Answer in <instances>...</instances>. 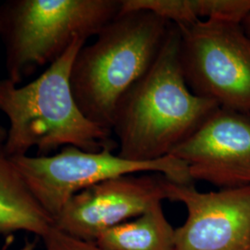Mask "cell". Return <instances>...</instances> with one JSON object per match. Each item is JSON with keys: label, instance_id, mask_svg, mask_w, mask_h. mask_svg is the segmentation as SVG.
Returning <instances> with one entry per match:
<instances>
[{"label": "cell", "instance_id": "cell-3", "mask_svg": "<svg viewBox=\"0 0 250 250\" xmlns=\"http://www.w3.org/2000/svg\"><path fill=\"white\" fill-rule=\"evenodd\" d=\"M172 23L149 10L122 11L72 63V94L83 115L112 132L117 107L149 71Z\"/></svg>", "mask_w": 250, "mask_h": 250}, {"label": "cell", "instance_id": "cell-4", "mask_svg": "<svg viewBox=\"0 0 250 250\" xmlns=\"http://www.w3.org/2000/svg\"><path fill=\"white\" fill-rule=\"evenodd\" d=\"M122 0H9L0 5V38L8 79L20 84L59 60L76 38L97 36Z\"/></svg>", "mask_w": 250, "mask_h": 250}, {"label": "cell", "instance_id": "cell-16", "mask_svg": "<svg viewBox=\"0 0 250 250\" xmlns=\"http://www.w3.org/2000/svg\"><path fill=\"white\" fill-rule=\"evenodd\" d=\"M7 131L5 127L0 125V144H4L6 137H7Z\"/></svg>", "mask_w": 250, "mask_h": 250}, {"label": "cell", "instance_id": "cell-9", "mask_svg": "<svg viewBox=\"0 0 250 250\" xmlns=\"http://www.w3.org/2000/svg\"><path fill=\"white\" fill-rule=\"evenodd\" d=\"M193 182L220 189L250 186V115L219 107L171 153Z\"/></svg>", "mask_w": 250, "mask_h": 250}, {"label": "cell", "instance_id": "cell-1", "mask_svg": "<svg viewBox=\"0 0 250 250\" xmlns=\"http://www.w3.org/2000/svg\"><path fill=\"white\" fill-rule=\"evenodd\" d=\"M189 89L180 60V33L172 23L149 71L117 107L112 134L118 155L147 162L170 156L219 108Z\"/></svg>", "mask_w": 250, "mask_h": 250}, {"label": "cell", "instance_id": "cell-12", "mask_svg": "<svg viewBox=\"0 0 250 250\" xmlns=\"http://www.w3.org/2000/svg\"><path fill=\"white\" fill-rule=\"evenodd\" d=\"M96 243L104 250H174L175 229L162 203H158L143 214L103 232Z\"/></svg>", "mask_w": 250, "mask_h": 250}, {"label": "cell", "instance_id": "cell-7", "mask_svg": "<svg viewBox=\"0 0 250 250\" xmlns=\"http://www.w3.org/2000/svg\"><path fill=\"white\" fill-rule=\"evenodd\" d=\"M167 177L142 172L107 179L82 190L54 219V226L88 242L167 199Z\"/></svg>", "mask_w": 250, "mask_h": 250}, {"label": "cell", "instance_id": "cell-11", "mask_svg": "<svg viewBox=\"0 0 250 250\" xmlns=\"http://www.w3.org/2000/svg\"><path fill=\"white\" fill-rule=\"evenodd\" d=\"M136 9L149 10L177 26L202 20L242 24L250 14V0H122V11Z\"/></svg>", "mask_w": 250, "mask_h": 250}, {"label": "cell", "instance_id": "cell-2", "mask_svg": "<svg viewBox=\"0 0 250 250\" xmlns=\"http://www.w3.org/2000/svg\"><path fill=\"white\" fill-rule=\"evenodd\" d=\"M86 40L76 38L62 56L36 80L20 86L0 79V111L9 122L3 144L9 158L28 155L50 156L67 146L84 151H114L112 132L93 124L83 115L72 94V63Z\"/></svg>", "mask_w": 250, "mask_h": 250}, {"label": "cell", "instance_id": "cell-13", "mask_svg": "<svg viewBox=\"0 0 250 250\" xmlns=\"http://www.w3.org/2000/svg\"><path fill=\"white\" fill-rule=\"evenodd\" d=\"M45 250H104L95 242H88L73 237L53 226L41 238Z\"/></svg>", "mask_w": 250, "mask_h": 250}, {"label": "cell", "instance_id": "cell-8", "mask_svg": "<svg viewBox=\"0 0 250 250\" xmlns=\"http://www.w3.org/2000/svg\"><path fill=\"white\" fill-rule=\"evenodd\" d=\"M166 195L188 211L174 250H250V186L204 193L167 179Z\"/></svg>", "mask_w": 250, "mask_h": 250}, {"label": "cell", "instance_id": "cell-5", "mask_svg": "<svg viewBox=\"0 0 250 250\" xmlns=\"http://www.w3.org/2000/svg\"><path fill=\"white\" fill-rule=\"evenodd\" d=\"M177 27L189 89L220 107L250 115V38L242 24L202 20Z\"/></svg>", "mask_w": 250, "mask_h": 250}, {"label": "cell", "instance_id": "cell-6", "mask_svg": "<svg viewBox=\"0 0 250 250\" xmlns=\"http://www.w3.org/2000/svg\"><path fill=\"white\" fill-rule=\"evenodd\" d=\"M39 204L55 219L74 195L107 179L159 172L170 181L192 185L187 165L173 156L147 162L125 160L111 150L84 151L67 146L50 156L11 158Z\"/></svg>", "mask_w": 250, "mask_h": 250}, {"label": "cell", "instance_id": "cell-15", "mask_svg": "<svg viewBox=\"0 0 250 250\" xmlns=\"http://www.w3.org/2000/svg\"><path fill=\"white\" fill-rule=\"evenodd\" d=\"M18 250H36V244L35 242L26 241Z\"/></svg>", "mask_w": 250, "mask_h": 250}, {"label": "cell", "instance_id": "cell-14", "mask_svg": "<svg viewBox=\"0 0 250 250\" xmlns=\"http://www.w3.org/2000/svg\"><path fill=\"white\" fill-rule=\"evenodd\" d=\"M242 26L244 28L246 34L250 38V14L247 18L244 20V21L242 22Z\"/></svg>", "mask_w": 250, "mask_h": 250}, {"label": "cell", "instance_id": "cell-10", "mask_svg": "<svg viewBox=\"0 0 250 250\" xmlns=\"http://www.w3.org/2000/svg\"><path fill=\"white\" fill-rule=\"evenodd\" d=\"M53 226V218L39 204L0 144V235L26 232L42 238Z\"/></svg>", "mask_w": 250, "mask_h": 250}]
</instances>
